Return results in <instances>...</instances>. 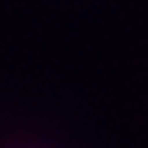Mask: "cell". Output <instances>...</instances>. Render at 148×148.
Wrapping results in <instances>:
<instances>
[]
</instances>
